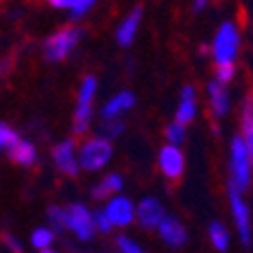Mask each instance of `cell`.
<instances>
[{"label":"cell","mask_w":253,"mask_h":253,"mask_svg":"<svg viewBox=\"0 0 253 253\" xmlns=\"http://www.w3.org/2000/svg\"><path fill=\"white\" fill-rule=\"evenodd\" d=\"M251 165H253V149L246 146L242 137H232L230 142V158H228V168H230V184L239 193H246L251 186Z\"/></svg>","instance_id":"6da1fadb"},{"label":"cell","mask_w":253,"mask_h":253,"mask_svg":"<svg viewBox=\"0 0 253 253\" xmlns=\"http://www.w3.org/2000/svg\"><path fill=\"white\" fill-rule=\"evenodd\" d=\"M211 58L216 65L221 63H235L242 51V31L235 21H223L216 28V35L211 40Z\"/></svg>","instance_id":"7a4b0ae2"},{"label":"cell","mask_w":253,"mask_h":253,"mask_svg":"<svg viewBox=\"0 0 253 253\" xmlns=\"http://www.w3.org/2000/svg\"><path fill=\"white\" fill-rule=\"evenodd\" d=\"M114 156V146H112V139L102 137H91L86 139L82 149L77 151V161H79V169H86V172H98V169L107 168V163L112 161Z\"/></svg>","instance_id":"3957f363"},{"label":"cell","mask_w":253,"mask_h":253,"mask_svg":"<svg viewBox=\"0 0 253 253\" xmlns=\"http://www.w3.org/2000/svg\"><path fill=\"white\" fill-rule=\"evenodd\" d=\"M79 42H82V31L75 26H65V28H58L44 40L42 54L49 63H61L77 49Z\"/></svg>","instance_id":"277c9868"},{"label":"cell","mask_w":253,"mask_h":253,"mask_svg":"<svg viewBox=\"0 0 253 253\" xmlns=\"http://www.w3.org/2000/svg\"><path fill=\"white\" fill-rule=\"evenodd\" d=\"M98 93V79L93 75H86L79 82V93H77V109H75V121H72V130L77 135H84L91 128L93 119V100Z\"/></svg>","instance_id":"5b68a950"},{"label":"cell","mask_w":253,"mask_h":253,"mask_svg":"<svg viewBox=\"0 0 253 253\" xmlns=\"http://www.w3.org/2000/svg\"><path fill=\"white\" fill-rule=\"evenodd\" d=\"M228 200H230V211L235 218V228L239 232V239L244 246H251V207L244 200V193L228 186Z\"/></svg>","instance_id":"8992f818"},{"label":"cell","mask_w":253,"mask_h":253,"mask_svg":"<svg viewBox=\"0 0 253 253\" xmlns=\"http://www.w3.org/2000/svg\"><path fill=\"white\" fill-rule=\"evenodd\" d=\"M65 230L75 232V237L82 239V242H91L93 235H95V225H93V214L84 205H70L65 209Z\"/></svg>","instance_id":"52a82bcc"},{"label":"cell","mask_w":253,"mask_h":253,"mask_svg":"<svg viewBox=\"0 0 253 253\" xmlns=\"http://www.w3.org/2000/svg\"><path fill=\"white\" fill-rule=\"evenodd\" d=\"M105 214H107L109 223L114 228H126L135 221V202L130 198H126L121 193H114L112 198L105 200Z\"/></svg>","instance_id":"ba28073f"},{"label":"cell","mask_w":253,"mask_h":253,"mask_svg":"<svg viewBox=\"0 0 253 253\" xmlns=\"http://www.w3.org/2000/svg\"><path fill=\"white\" fill-rule=\"evenodd\" d=\"M158 168H161L163 176L169 179V181H176L184 176V169H186V156L184 151L174 144H165L158 151Z\"/></svg>","instance_id":"9c48e42d"},{"label":"cell","mask_w":253,"mask_h":253,"mask_svg":"<svg viewBox=\"0 0 253 253\" xmlns=\"http://www.w3.org/2000/svg\"><path fill=\"white\" fill-rule=\"evenodd\" d=\"M54 165L58 172H63L65 176H77L79 174V161H77V144L75 139H63L54 146L51 151Z\"/></svg>","instance_id":"30bf717a"},{"label":"cell","mask_w":253,"mask_h":253,"mask_svg":"<svg viewBox=\"0 0 253 253\" xmlns=\"http://www.w3.org/2000/svg\"><path fill=\"white\" fill-rule=\"evenodd\" d=\"M142 16H144V9L139 7V5L132 7L128 14L123 16L121 21H119V26H116V31H114L116 44L123 46V49L132 46V42L137 40L139 28H142Z\"/></svg>","instance_id":"8fae6325"},{"label":"cell","mask_w":253,"mask_h":253,"mask_svg":"<svg viewBox=\"0 0 253 253\" xmlns=\"http://www.w3.org/2000/svg\"><path fill=\"white\" fill-rule=\"evenodd\" d=\"M165 216V207L158 198H144L137 202L135 207V218L144 230H156V225L161 223V218Z\"/></svg>","instance_id":"7c38bea8"},{"label":"cell","mask_w":253,"mask_h":253,"mask_svg":"<svg viewBox=\"0 0 253 253\" xmlns=\"http://www.w3.org/2000/svg\"><path fill=\"white\" fill-rule=\"evenodd\" d=\"M156 230H158L161 239L169 249H179V246H184L186 242H188V232H186L184 223L179 221V218H174V216L165 214L161 218V223L156 225Z\"/></svg>","instance_id":"4fadbf2b"},{"label":"cell","mask_w":253,"mask_h":253,"mask_svg":"<svg viewBox=\"0 0 253 253\" xmlns=\"http://www.w3.org/2000/svg\"><path fill=\"white\" fill-rule=\"evenodd\" d=\"M195 116H198V91H195V86L188 84L181 88V100H179V107L174 112V121L181 126H188L195 121Z\"/></svg>","instance_id":"5bb4252c"},{"label":"cell","mask_w":253,"mask_h":253,"mask_svg":"<svg viewBox=\"0 0 253 253\" xmlns=\"http://www.w3.org/2000/svg\"><path fill=\"white\" fill-rule=\"evenodd\" d=\"M207 95H209V107L214 112V116H225L230 112V93L225 88V84H221L218 79H211L207 84Z\"/></svg>","instance_id":"9a60e30c"},{"label":"cell","mask_w":253,"mask_h":253,"mask_svg":"<svg viewBox=\"0 0 253 253\" xmlns=\"http://www.w3.org/2000/svg\"><path fill=\"white\" fill-rule=\"evenodd\" d=\"M132 107H135V95H132L130 91H121V93H116V95H112V98L105 102L100 116H102V121H107V119H119V116H123L126 112H130Z\"/></svg>","instance_id":"2e32d148"},{"label":"cell","mask_w":253,"mask_h":253,"mask_svg":"<svg viewBox=\"0 0 253 253\" xmlns=\"http://www.w3.org/2000/svg\"><path fill=\"white\" fill-rule=\"evenodd\" d=\"M7 156H9V161L21 165V168H33L38 163V149H35V144L21 137L16 139L14 144L7 146Z\"/></svg>","instance_id":"e0dca14e"},{"label":"cell","mask_w":253,"mask_h":253,"mask_svg":"<svg viewBox=\"0 0 253 253\" xmlns=\"http://www.w3.org/2000/svg\"><path fill=\"white\" fill-rule=\"evenodd\" d=\"M123 188V176L121 174H116V172H112V174H107L102 181H100L98 186H93V191H91V198L93 200H107L112 198L114 193H121Z\"/></svg>","instance_id":"ac0fdd59"},{"label":"cell","mask_w":253,"mask_h":253,"mask_svg":"<svg viewBox=\"0 0 253 253\" xmlns=\"http://www.w3.org/2000/svg\"><path fill=\"white\" fill-rule=\"evenodd\" d=\"M207 235H209V242H211V246H214L216 251L225 253L228 249H230V232H228V228H225L221 221L209 223Z\"/></svg>","instance_id":"d6986e66"},{"label":"cell","mask_w":253,"mask_h":253,"mask_svg":"<svg viewBox=\"0 0 253 253\" xmlns=\"http://www.w3.org/2000/svg\"><path fill=\"white\" fill-rule=\"evenodd\" d=\"M239 137L246 142L249 149H253V105L251 98L244 100V109H242V135Z\"/></svg>","instance_id":"ffe728a7"},{"label":"cell","mask_w":253,"mask_h":253,"mask_svg":"<svg viewBox=\"0 0 253 253\" xmlns=\"http://www.w3.org/2000/svg\"><path fill=\"white\" fill-rule=\"evenodd\" d=\"M54 237H56V232L51 230V228H35L31 235V246L38 249V251L49 249V246L54 244Z\"/></svg>","instance_id":"44dd1931"},{"label":"cell","mask_w":253,"mask_h":253,"mask_svg":"<svg viewBox=\"0 0 253 253\" xmlns=\"http://www.w3.org/2000/svg\"><path fill=\"white\" fill-rule=\"evenodd\" d=\"M95 5H98V0H72L68 7V14L72 21H79V19H84Z\"/></svg>","instance_id":"7402d4cb"},{"label":"cell","mask_w":253,"mask_h":253,"mask_svg":"<svg viewBox=\"0 0 253 253\" xmlns=\"http://www.w3.org/2000/svg\"><path fill=\"white\" fill-rule=\"evenodd\" d=\"M165 137H168V144H174V146H181L186 142V126L181 123H169L168 130H165Z\"/></svg>","instance_id":"603a6c76"},{"label":"cell","mask_w":253,"mask_h":253,"mask_svg":"<svg viewBox=\"0 0 253 253\" xmlns=\"http://www.w3.org/2000/svg\"><path fill=\"white\" fill-rule=\"evenodd\" d=\"M46 218H49V223H51V230L54 232L65 230V209L63 207H49Z\"/></svg>","instance_id":"cb8c5ba5"},{"label":"cell","mask_w":253,"mask_h":253,"mask_svg":"<svg viewBox=\"0 0 253 253\" xmlns=\"http://www.w3.org/2000/svg\"><path fill=\"white\" fill-rule=\"evenodd\" d=\"M93 214V225H95V232H102V235H109V232L114 230V225L109 223L107 214H105V209H98V211H91Z\"/></svg>","instance_id":"d4e9b609"},{"label":"cell","mask_w":253,"mask_h":253,"mask_svg":"<svg viewBox=\"0 0 253 253\" xmlns=\"http://www.w3.org/2000/svg\"><path fill=\"white\" fill-rule=\"evenodd\" d=\"M116 249H119V253H146L135 239L126 237V235H121V237L116 239Z\"/></svg>","instance_id":"484cf974"},{"label":"cell","mask_w":253,"mask_h":253,"mask_svg":"<svg viewBox=\"0 0 253 253\" xmlns=\"http://www.w3.org/2000/svg\"><path fill=\"white\" fill-rule=\"evenodd\" d=\"M221 84H230L232 79H235V63H221V65H216V77Z\"/></svg>","instance_id":"4316f807"},{"label":"cell","mask_w":253,"mask_h":253,"mask_svg":"<svg viewBox=\"0 0 253 253\" xmlns=\"http://www.w3.org/2000/svg\"><path fill=\"white\" fill-rule=\"evenodd\" d=\"M102 137H107V139H114V137H119L123 132V123L119 121V119H107V121L102 123Z\"/></svg>","instance_id":"83f0119b"},{"label":"cell","mask_w":253,"mask_h":253,"mask_svg":"<svg viewBox=\"0 0 253 253\" xmlns=\"http://www.w3.org/2000/svg\"><path fill=\"white\" fill-rule=\"evenodd\" d=\"M16 139H19V135L9 128L7 123H0V151H2V149H7L9 144H14Z\"/></svg>","instance_id":"f1b7e54d"},{"label":"cell","mask_w":253,"mask_h":253,"mask_svg":"<svg viewBox=\"0 0 253 253\" xmlns=\"http://www.w3.org/2000/svg\"><path fill=\"white\" fill-rule=\"evenodd\" d=\"M5 244H7V249H9L12 253H23L21 242H19V239L14 237V235H7V237H5Z\"/></svg>","instance_id":"f546056e"},{"label":"cell","mask_w":253,"mask_h":253,"mask_svg":"<svg viewBox=\"0 0 253 253\" xmlns=\"http://www.w3.org/2000/svg\"><path fill=\"white\" fill-rule=\"evenodd\" d=\"M46 2H49V7L65 9V12H68V7H70V2H72V0H46Z\"/></svg>","instance_id":"4dcf8cb0"},{"label":"cell","mask_w":253,"mask_h":253,"mask_svg":"<svg viewBox=\"0 0 253 253\" xmlns=\"http://www.w3.org/2000/svg\"><path fill=\"white\" fill-rule=\"evenodd\" d=\"M211 0H193V12H202V9H207V5Z\"/></svg>","instance_id":"1f68e13d"},{"label":"cell","mask_w":253,"mask_h":253,"mask_svg":"<svg viewBox=\"0 0 253 253\" xmlns=\"http://www.w3.org/2000/svg\"><path fill=\"white\" fill-rule=\"evenodd\" d=\"M42 253H58V251H54V249L49 246V249H42Z\"/></svg>","instance_id":"d6a6232c"}]
</instances>
